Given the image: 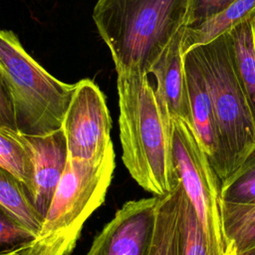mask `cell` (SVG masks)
<instances>
[{
    "label": "cell",
    "mask_w": 255,
    "mask_h": 255,
    "mask_svg": "<svg viewBox=\"0 0 255 255\" xmlns=\"http://www.w3.org/2000/svg\"><path fill=\"white\" fill-rule=\"evenodd\" d=\"M255 17V0H236L223 11L193 27H186L182 48L185 54Z\"/></svg>",
    "instance_id": "13"
},
{
    "label": "cell",
    "mask_w": 255,
    "mask_h": 255,
    "mask_svg": "<svg viewBox=\"0 0 255 255\" xmlns=\"http://www.w3.org/2000/svg\"><path fill=\"white\" fill-rule=\"evenodd\" d=\"M122 159L136 183L154 196L176 186L171 150L172 121L163 113L148 75L118 74Z\"/></svg>",
    "instance_id": "1"
},
{
    "label": "cell",
    "mask_w": 255,
    "mask_h": 255,
    "mask_svg": "<svg viewBox=\"0 0 255 255\" xmlns=\"http://www.w3.org/2000/svg\"><path fill=\"white\" fill-rule=\"evenodd\" d=\"M159 196L126 202L94 239L88 255H147Z\"/></svg>",
    "instance_id": "8"
},
{
    "label": "cell",
    "mask_w": 255,
    "mask_h": 255,
    "mask_svg": "<svg viewBox=\"0 0 255 255\" xmlns=\"http://www.w3.org/2000/svg\"><path fill=\"white\" fill-rule=\"evenodd\" d=\"M184 66L191 125L221 182L223 159L217 124L205 78L192 49L184 54Z\"/></svg>",
    "instance_id": "11"
},
{
    "label": "cell",
    "mask_w": 255,
    "mask_h": 255,
    "mask_svg": "<svg viewBox=\"0 0 255 255\" xmlns=\"http://www.w3.org/2000/svg\"><path fill=\"white\" fill-rule=\"evenodd\" d=\"M62 128L70 159L100 161L114 149L106 98L92 80L76 83Z\"/></svg>",
    "instance_id": "7"
},
{
    "label": "cell",
    "mask_w": 255,
    "mask_h": 255,
    "mask_svg": "<svg viewBox=\"0 0 255 255\" xmlns=\"http://www.w3.org/2000/svg\"><path fill=\"white\" fill-rule=\"evenodd\" d=\"M237 255H255V244H253L241 251H237Z\"/></svg>",
    "instance_id": "23"
},
{
    "label": "cell",
    "mask_w": 255,
    "mask_h": 255,
    "mask_svg": "<svg viewBox=\"0 0 255 255\" xmlns=\"http://www.w3.org/2000/svg\"><path fill=\"white\" fill-rule=\"evenodd\" d=\"M192 50L213 106L223 159L222 182L255 149V120L233 69L226 33Z\"/></svg>",
    "instance_id": "4"
},
{
    "label": "cell",
    "mask_w": 255,
    "mask_h": 255,
    "mask_svg": "<svg viewBox=\"0 0 255 255\" xmlns=\"http://www.w3.org/2000/svg\"><path fill=\"white\" fill-rule=\"evenodd\" d=\"M226 35L233 69L255 120V17Z\"/></svg>",
    "instance_id": "12"
},
{
    "label": "cell",
    "mask_w": 255,
    "mask_h": 255,
    "mask_svg": "<svg viewBox=\"0 0 255 255\" xmlns=\"http://www.w3.org/2000/svg\"><path fill=\"white\" fill-rule=\"evenodd\" d=\"M171 150L176 177L202 225L209 253L223 255L229 242L223 226L221 182L190 122L172 120Z\"/></svg>",
    "instance_id": "6"
},
{
    "label": "cell",
    "mask_w": 255,
    "mask_h": 255,
    "mask_svg": "<svg viewBox=\"0 0 255 255\" xmlns=\"http://www.w3.org/2000/svg\"><path fill=\"white\" fill-rule=\"evenodd\" d=\"M222 202L255 204V149L242 165L220 184Z\"/></svg>",
    "instance_id": "19"
},
{
    "label": "cell",
    "mask_w": 255,
    "mask_h": 255,
    "mask_svg": "<svg viewBox=\"0 0 255 255\" xmlns=\"http://www.w3.org/2000/svg\"><path fill=\"white\" fill-rule=\"evenodd\" d=\"M0 65L12 91L18 130L46 134L61 128L76 84H66L49 74L12 31L0 30Z\"/></svg>",
    "instance_id": "5"
},
{
    "label": "cell",
    "mask_w": 255,
    "mask_h": 255,
    "mask_svg": "<svg viewBox=\"0 0 255 255\" xmlns=\"http://www.w3.org/2000/svg\"><path fill=\"white\" fill-rule=\"evenodd\" d=\"M236 0H190L186 27H193L223 11Z\"/></svg>",
    "instance_id": "21"
},
{
    "label": "cell",
    "mask_w": 255,
    "mask_h": 255,
    "mask_svg": "<svg viewBox=\"0 0 255 255\" xmlns=\"http://www.w3.org/2000/svg\"><path fill=\"white\" fill-rule=\"evenodd\" d=\"M177 255H210L202 225L178 181Z\"/></svg>",
    "instance_id": "17"
},
{
    "label": "cell",
    "mask_w": 255,
    "mask_h": 255,
    "mask_svg": "<svg viewBox=\"0 0 255 255\" xmlns=\"http://www.w3.org/2000/svg\"><path fill=\"white\" fill-rule=\"evenodd\" d=\"M0 166L15 175L32 196L34 190L32 151L25 135L19 130L0 127Z\"/></svg>",
    "instance_id": "14"
},
{
    "label": "cell",
    "mask_w": 255,
    "mask_h": 255,
    "mask_svg": "<svg viewBox=\"0 0 255 255\" xmlns=\"http://www.w3.org/2000/svg\"><path fill=\"white\" fill-rule=\"evenodd\" d=\"M24 135L31 148L34 164V190L31 198L44 217L69 159L67 139L62 128L46 134Z\"/></svg>",
    "instance_id": "9"
},
{
    "label": "cell",
    "mask_w": 255,
    "mask_h": 255,
    "mask_svg": "<svg viewBox=\"0 0 255 255\" xmlns=\"http://www.w3.org/2000/svg\"><path fill=\"white\" fill-rule=\"evenodd\" d=\"M0 127L18 130L12 91L7 76L0 65Z\"/></svg>",
    "instance_id": "22"
},
{
    "label": "cell",
    "mask_w": 255,
    "mask_h": 255,
    "mask_svg": "<svg viewBox=\"0 0 255 255\" xmlns=\"http://www.w3.org/2000/svg\"><path fill=\"white\" fill-rule=\"evenodd\" d=\"M0 204L37 235L44 217L36 209L26 186L2 166H0Z\"/></svg>",
    "instance_id": "16"
},
{
    "label": "cell",
    "mask_w": 255,
    "mask_h": 255,
    "mask_svg": "<svg viewBox=\"0 0 255 255\" xmlns=\"http://www.w3.org/2000/svg\"><path fill=\"white\" fill-rule=\"evenodd\" d=\"M225 236L233 242L237 251L255 244V204H232L222 202Z\"/></svg>",
    "instance_id": "18"
},
{
    "label": "cell",
    "mask_w": 255,
    "mask_h": 255,
    "mask_svg": "<svg viewBox=\"0 0 255 255\" xmlns=\"http://www.w3.org/2000/svg\"><path fill=\"white\" fill-rule=\"evenodd\" d=\"M36 234L0 204V255H20Z\"/></svg>",
    "instance_id": "20"
},
{
    "label": "cell",
    "mask_w": 255,
    "mask_h": 255,
    "mask_svg": "<svg viewBox=\"0 0 255 255\" xmlns=\"http://www.w3.org/2000/svg\"><path fill=\"white\" fill-rule=\"evenodd\" d=\"M177 185L178 182L170 193L159 197L147 255H177Z\"/></svg>",
    "instance_id": "15"
},
{
    "label": "cell",
    "mask_w": 255,
    "mask_h": 255,
    "mask_svg": "<svg viewBox=\"0 0 255 255\" xmlns=\"http://www.w3.org/2000/svg\"><path fill=\"white\" fill-rule=\"evenodd\" d=\"M115 151L100 161L68 159L43 224L20 255H69L83 226L106 197L116 167Z\"/></svg>",
    "instance_id": "3"
},
{
    "label": "cell",
    "mask_w": 255,
    "mask_h": 255,
    "mask_svg": "<svg viewBox=\"0 0 255 255\" xmlns=\"http://www.w3.org/2000/svg\"><path fill=\"white\" fill-rule=\"evenodd\" d=\"M190 0H97L93 20L117 74L148 75L180 28Z\"/></svg>",
    "instance_id": "2"
},
{
    "label": "cell",
    "mask_w": 255,
    "mask_h": 255,
    "mask_svg": "<svg viewBox=\"0 0 255 255\" xmlns=\"http://www.w3.org/2000/svg\"><path fill=\"white\" fill-rule=\"evenodd\" d=\"M223 255H237V249L236 246L234 245L233 242H229L226 251L224 252Z\"/></svg>",
    "instance_id": "24"
},
{
    "label": "cell",
    "mask_w": 255,
    "mask_h": 255,
    "mask_svg": "<svg viewBox=\"0 0 255 255\" xmlns=\"http://www.w3.org/2000/svg\"><path fill=\"white\" fill-rule=\"evenodd\" d=\"M186 26L178 30L152 65L149 74L155 78V96L163 113L172 120L190 121V109L184 66L182 40Z\"/></svg>",
    "instance_id": "10"
}]
</instances>
